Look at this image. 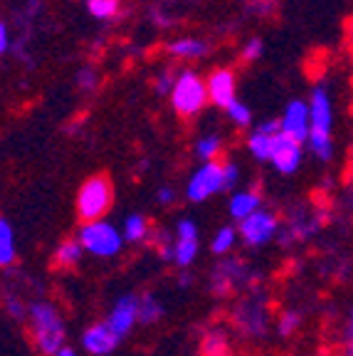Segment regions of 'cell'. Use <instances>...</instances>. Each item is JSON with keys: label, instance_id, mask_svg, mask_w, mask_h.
Masks as SVG:
<instances>
[{"label": "cell", "instance_id": "9a60e30c", "mask_svg": "<svg viewBox=\"0 0 353 356\" xmlns=\"http://www.w3.org/2000/svg\"><path fill=\"white\" fill-rule=\"evenodd\" d=\"M262 203H265V198H262L260 191H235V193L230 195V206H227V211H230V218L232 220H245L247 216H252L254 211H260Z\"/></svg>", "mask_w": 353, "mask_h": 356}, {"label": "cell", "instance_id": "8992f818", "mask_svg": "<svg viewBox=\"0 0 353 356\" xmlns=\"http://www.w3.org/2000/svg\"><path fill=\"white\" fill-rule=\"evenodd\" d=\"M225 191V171H222V161H203L188 178L186 186V198L190 203H205L213 195Z\"/></svg>", "mask_w": 353, "mask_h": 356}, {"label": "cell", "instance_id": "83f0119b", "mask_svg": "<svg viewBox=\"0 0 353 356\" xmlns=\"http://www.w3.org/2000/svg\"><path fill=\"white\" fill-rule=\"evenodd\" d=\"M97 82H99V74H97V70L89 65H84L82 70L77 72V84L82 89H87V92H92L94 87H97Z\"/></svg>", "mask_w": 353, "mask_h": 356}, {"label": "cell", "instance_id": "3957f363", "mask_svg": "<svg viewBox=\"0 0 353 356\" xmlns=\"http://www.w3.org/2000/svg\"><path fill=\"white\" fill-rule=\"evenodd\" d=\"M74 238L82 243L87 255L99 257V260H111V257L119 255V252L124 250V245H126V240H124V235H122V228H116L114 222H109L106 218L82 222Z\"/></svg>", "mask_w": 353, "mask_h": 356}, {"label": "cell", "instance_id": "6da1fadb", "mask_svg": "<svg viewBox=\"0 0 353 356\" xmlns=\"http://www.w3.org/2000/svg\"><path fill=\"white\" fill-rule=\"evenodd\" d=\"M28 324L30 337H33L35 349L42 356H52L57 349H62L67 341V322L62 312L50 300L30 302L28 307Z\"/></svg>", "mask_w": 353, "mask_h": 356}, {"label": "cell", "instance_id": "e575fe53", "mask_svg": "<svg viewBox=\"0 0 353 356\" xmlns=\"http://www.w3.org/2000/svg\"><path fill=\"white\" fill-rule=\"evenodd\" d=\"M343 356H353V341H348V346L343 349Z\"/></svg>", "mask_w": 353, "mask_h": 356}, {"label": "cell", "instance_id": "484cf974", "mask_svg": "<svg viewBox=\"0 0 353 356\" xmlns=\"http://www.w3.org/2000/svg\"><path fill=\"white\" fill-rule=\"evenodd\" d=\"M299 327H302V314L294 309L281 312L279 319H277V332H279V337H292Z\"/></svg>", "mask_w": 353, "mask_h": 356}, {"label": "cell", "instance_id": "ba28073f", "mask_svg": "<svg viewBox=\"0 0 353 356\" xmlns=\"http://www.w3.org/2000/svg\"><path fill=\"white\" fill-rule=\"evenodd\" d=\"M200 252V230L190 218H181L173 230V265L190 267Z\"/></svg>", "mask_w": 353, "mask_h": 356}, {"label": "cell", "instance_id": "f1b7e54d", "mask_svg": "<svg viewBox=\"0 0 353 356\" xmlns=\"http://www.w3.org/2000/svg\"><path fill=\"white\" fill-rule=\"evenodd\" d=\"M173 82H176V72H173V70H163V72L156 77V92H158V95H171Z\"/></svg>", "mask_w": 353, "mask_h": 356}, {"label": "cell", "instance_id": "ffe728a7", "mask_svg": "<svg viewBox=\"0 0 353 356\" xmlns=\"http://www.w3.org/2000/svg\"><path fill=\"white\" fill-rule=\"evenodd\" d=\"M238 240H240L238 228H232V225H222V228L215 230V235H213V240H210V252L217 255V257L227 255V252L235 250Z\"/></svg>", "mask_w": 353, "mask_h": 356}, {"label": "cell", "instance_id": "e0dca14e", "mask_svg": "<svg viewBox=\"0 0 353 356\" xmlns=\"http://www.w3.org/2000/svg\"><path fill=\"white\" fill-rule=\"evenodd\" d=\"M151 220L144 213H129L122 222V235L129 245H141L146 240H151Z\"/></svg>", "mask_w": 353, "mask_h": 356}, {"label": "cell", "instance_id": "30bf717a", "mask_svg": "<svg viewBox=\"0 0 353 356\" xmlns=\"http://www.w3.org/2000/svg\"><path fill=\"white\" fill-rule=\"evenodd\" d=\"M205 84H208L210 104L227 109L232 102L238 99V74H235V70H230V67H217V70H213V72L205 77Z\"/></svg>", "mask_w": 353, "mask_h": 356}, {"label": "cell", "instance_id": "4316f807", "mask_svg": "<svg viewBox=\"0 0 353 356\" xmlns=\"http://www.w3.org/2000/svg\"><path fill=\"white\" fill-rule=\"evenodd\" d=\"M265 55V42H262L260 38H252L247 40V42L243 44V50H240V57H243V62H257L260 57Z\"/></svg>", "mask_w": 353, "mask_h": 356}, {"label": "cell", "instance_id": "603a6c76", "mask_svg": "<svg viewBox=\"0 0 353 356\" xmlns=\"http://www.w3.org/2000/svg\"><path fill=\"white\" fill-rule=\"evenodd\" d=\"M203 356H232L230 341L222 329H210L203 339Z\"/></svg>", "mask_w": 353, "mask_h": 356}, {"label": "cell", "instance_id": "52a82bcc", "mask_svg": "<svg viewBox=\"0 0 353 356\" xmlns=\"http://www.w3.org/2000/svg\"><path fill=\"white\" fill-rule=\"evenodd\" d=\"M279 230H281L279 216L267 211L265 206H262L260 211H254L252 216H247L245 220H240V225H238L240 240H243L247 248H265V245H270L272 240L279 235Z\"/></svg>", "mask_w": 353, "mask_h": 356}, {"label": "cell", "instance_id": "5bb4252c", "mask_svg": "<svg viewBox=\"0 0 353 356\" xmlns=\"http://www.w3.org/2000/svg\"><path fill=\"white\" fill-rule=\"evenodd\" d=\"M277 134H279V119H267L247 134V151L254 161H270Z\"/></svg>", "mask_w": 353, "mask_h": 356}, {"label": "cell", "instance_id": "2e32d148", "mask_svg": "<svg viewBox=\"0 0 353 356\" xmlns=\"http://www.w3.org/2000/svg\"><path fill=\"white\" fill-rule=\"evenodd\" d=\"M166 52L176 60H203L210 52V44L200 38H176L166 44Z\"/></svg>", "mask_w": 353, "mask_h": 356}, {"label": "cell", "instance_id": "5b68a950", "mask_svg": "<svg viewBox=\"0 0 353 356\" xmlns=\"http://www.w3.org/2000/svg\"><path fill=\"white\" fill-rule=\"evenodd\" d=\"M171 106L178 117L183 119H193L198 117L200 111L208 106V84L200 77L195 70H181L176 74V82H173L171 95Z\"/></svg>", "mask_w": 353, "mask_h": 356}, {"label": "cell", "instance_id": "7a4b0ae2", "mask_svg": "<svg viewBox=\"0 0 353 356\" xmlns=\"http://www.w3.org/2000/svg\"><path fill=\"white\" fill-rule=\"evenodd\" d=\"M309 111H311V129H309V146L311 154L319 161H331L334 159V104L326 87H314L309 95Z\"/></svg>", "mask_w": 353, "mask_h": 356}, {"label": "cell", "instance_id": "1f68e13d", "mask_svg": "<svg viewBox=\"0 0 353 356\" xmlns=\"http://www.w3.org/2000/svg\"><path fill=\"white\" fill-rule=\"evenodd\" d=\"M10 50V30H8V22L0 20V57Z\"/></svg>", "mask_w": 353, "mask_h": 356}, {"label": "cell", "instance_id": "d6a6232c", "mask_svg": "<svg viewBox=\"0 0 353 356\" xmlns=\"http://www.w3.org/2000/svg\"><path fill=\"white\" fill-rule=\"evenodd\" d=\"M52 356H79V354H77V351L72 349V346H67V344H65V346H62V349H57V351H55V354H52Z\"/></svg>", "mask_w": 353, "mask_h": 356}, {"label": "cell", "instance_id": "d590c367", "mask_svg": "<svg viewBox=\"0 0 353 356\" xmlns=\"http://www.w3.org/2000/svg\"><path fill=\"white\" fill-rule=\"evenodd\" d=\"M348 38H351V44H353V17H351V22H348Z\"/></svg>", "mask_w": 353, "mask_h": 356}, {"label": "cell", "instance_id": "7c38bea8", "mask_svg": "<svg viewBox=\"0 0 353 356\" xmlns=\"http://www.w3.org/2000/svg\"><path fill=\"white\" fill-rule=\"evenodd\" d=\"M79 344L89 356H109L122 344V337L109 327V322H97L84 329Z\"/></svg>", "mask_w": 353, "mask_h": 356}, {"label": "cell", "instance_id": "d6986e66", "mask_svg": "<svg viewBox=\"0 0 353 356\" xmlns=\"http://www.w3.org/2000/svg\"><path fill=\"white\" fill-rule=\"evenodd\" d=\"M17 257V245H15V230L13 225L0 218V267H10Z\"/></svg>", "mask_w": 353, "mask_h": 356}, {"label": "cell", "instance_id": "ac0fdd59", "mask_svg": "<svg viewBox=\"0 0 353 356\" xmlns=\"http://www.w3.org/2000/svg\"><path fill=\"white\" fill-rule=\"evenodd\" d=\"M84 255H87V252H84L82 243H79L77 238H67L57 245L52 260H55V267H60V270H74V267L82 262Z\"/></svg>", "mask_w": 353, "mask_h": 356}, {"label": "cell", "instance_id": "277c9868", "mask_svg": "<svg viewBox=\"0 0 353 356\" xmlns=\"http://www.w3.org/2000/svg\"><path fill=\"white\" fill-rule=\"evenodd\" d=\"M111 206H114V184H111L109 176L97 173L79 186L77 198H74V211H77V218L82 222L106 218Z\"/></svg>", "mask_w": 353, "mask_h": 356}, {"label": "cell", "instance_id": "7402d4cb", "mask_svg": "<svg viewBox=\"0 0 353 356\" xmlns=\"http://www.w3.org/2000/svg\"><path fill=\"white\" fill-rule=\"evenodd\" d=\"M195 156L200 161H217L222 156V136L220 134H205L195 141Z\"/></svg>", "mask_w": 353, "mask_h": 356}, {"label": "cell", "instance_id": "d4e9b609", "mask_svg": "<svg viewBox=\"0 0 353 356\" xmlns=\"http://www.w3.org/2000/svg\"><path fill=\"white\" fill-rule=\"evenodd\" d=\"M225 114L238 129H249V127H252V109H249L247 104H243L240 99L232 102V104L225 109Z\"/></svg>", "mask_w": 353, "mask_h": 356}, {"label": "cell", "instance_id": "44dd1931", "mask_svg": "<svg viewBox=\"0 0 353 356\" xmlns=\"http://www.w3.org/2000/svg\"><path fill=\"white\" fill-rule=\"evenodd\" d=\"M166 314V307L156 295H144L141 297V307H138V324L151 327V324H158Z\"/></svg>", "mask_w": 353, "mask_h": 356}, {"label": "cell", "instance_id": "9c48e42d", "mask_svg": "<svg viewBox=\"0 0 353 356\" xmlns=\"http://www.w3.org/2000/svg\"><path fill=\"white\" fill-rule=\"evenodd\" d=\"M267 163H272V168L277 173H281V176H294L304 163V144L279 131L274 136L270 161Z\"/></svg>", "mask_w": 353, "mask_h": 356}, {"label": "cell", "instance_id": "4fadbf2b", "mask_svg": "<svg viewBox=\"0 0 353 356\" xmlns=\"http://www.w3.org/2000/svg\"><path fill=\"white\" fill-rule=\"evenodd\" d=\"M138 307H141V297L133 295V292L122 295L114 305H111L106 322H109V327L114 329L122 339L124 337H129V334L133 332V327L138 324Z\"/></svg>", "mask_w": 353, "mask_h": 356}, {"label": "cell", "instance_id": "8fae6325", "mask_svg": "<svg viewBox=\"0 0 353 356\" xmlns=\"http://www.w3.org/2000/svg\"><path fill=\"white\" fill-rule=\"evenodd\" d=\"M309 129H311V111H309V102L304 99H292L279 117V131L292 136V139L306 144L309 139Z\"/></svg>", "mask_w": 353, "mask_h": 356}, {"label": "cell", "instance_id": "cb8c5ba5", "mask_svg": "<svg viewBox=\"0 0 353 356\" xmlns=\"http://www.w3.org/2000/svg\"><path fill=\"white\" fill-rule=\"evenodd\" d=\"M87 13L97 20H114L122 10V0H84Z\"/></svg>", "mask_w": 353, "mask_h": 356}, {"label": "cell", "instance_id": "836d02e7", "mask_svg": "<svg viewBox=\"0 0 353 356\" xmlns=\"http://www.w3.org/2000/svg\"><path fill=\"white\" fill-rule=\"evenodd\" d=\"M346 337H348V341H353V307H351V312H348V322H346Z\"/></svg>", "mask_w": 353, "mask_h": 356}, {"label": "cell", "instance_id": "f546056e", "mask_svg": "<svg viewBox=\"0 0 353 356\" xmlns=\"http://www.w3.org/2000/svg\"><path fill=\"white\" fill-rule=\"evenodd\" d=\"M222 171H225V191H232L240 184V168L238 163L222 161Z\"/></svg>", "mask_w": 353, "mask_h": 356}, {"label": "cell", "instance_id": "4dcf8cb0", "mask_svg": "<svg viewBox=\"0 0 353 356\" xmlns=\"http://www.w3.org/2000/svg\"><path fill=\"white\" fill-rule=\"evenodd\" d=\"M176 188L173 186H161L158 191H156V203H161V206H171V203H176Z\"/></svg>", "mask_w": 353, "mask_h": 356}]
</instances>
